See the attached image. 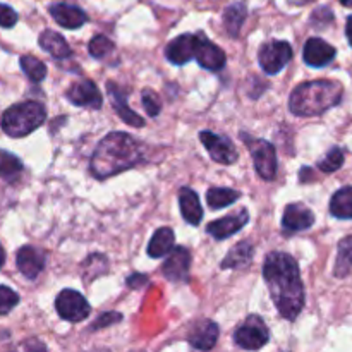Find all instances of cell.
I'll return each mask as SVG.
<instances>
[{
    "instance_id": "cell-6",
    "label": "cell",
    "mask_w": 352,
    "mask_h": 352,
    "mask_svg": "<svg viewBox=\"0 0 352 352\" xmlns=\"http://www.w3.org/2000/svg\"><path fill=\"white\" fill-rule=\"evenodd\" d=\"M270 340V332L265 325L263 318L256 315L248 316L246 322L239 325L234 333V342L246 351H258Z\"/></svg>"
},
{
    "instance_id": "cell-33",
    "label": "cell",
    "mask_w": 352,
    "mask_h": 352,
    "mask_svg": "<svg viewBox=\"0 0 352 352\" xmlns=\"http://www.w3.org/2000/svg\"><path fill=\"white\" fill-rule=\"evenodd\" d=\"M19 305V296L10 287L0 285V315H7Z\"/></svg>"
},
{
    "instance_id": "cell-21",
    "label": "cell",
    "mask_w": 352,
    "mask_h": 352,
    "mask_svg": "<svg viewBox=\"0 0 352 352\" xmlns=\"http://www.w3.org/2000/svg\"><path fill=\"white\" fill-rule=\"evenodd\" d=\"M179 206H181V213L186 222L191 226H199L203 219V208L198 195L192 189L182 188L179 191Z\"/></svg>"
},
{
    "instance_id": "cell-13",
    "label": "cell",
    "mask_w": 352,
    "mask_h": 352,
    "mask_svg": "<svg viewBox=\"0 0 352 352\" xmlns=\"http://www.w3.org/2000/svg\"><path fill=\"white\" fill-rule=\"evenodd\" d=\"M337 50L322 38H309L305 45L302 58L311 67H325L336 58Z\"/></svg>"
},
{
    "instance_id": "cell-16",
    "label": "cell",
    "mask_w": 352,
    "mask_h": 352,
    "mask_svg": "<svg viewBox=\"0 0 352 352\" xmlns=\"http://www.w3.org/2000/svg\"><path fill=\"white\" fill-rule=\"evenodd\" d=\"M17 268L26 278L33 280L41 274L45 267V254L33 246H24L17 251Z\"/></svg>"
},
{
    "instance_id": "cell-18",
    "label": "cell",
    "mask_w": 352,
    "mask_h": 352,
    "mask_svg": "<svg viewBox=\"0 0 352 352\" xmlns=\"http://www.w3.org/2000/svg\"><path fill=\"white\" fill-rule=\"evenodd\" d=\"M195 48H196V34H181L179 38L172 40L167 45V55L168 60L175 65L188 64L191 58H195Z\"/></svg>"
},
{
    "instance_id": "cell-20",
    "label": "cell",
    "mask_w": 352,
    "mask_h": 352,
    "mask_svg": "<svg viewBox=\"0 0 352 352\" xmlns=\"http://www.w3.org/2000/svg\"><path fill=\"white\" fill-rule=\"evenodd\" d=\"M107 89H109V95H110V98H112L113 109H116L117 116H119L124 122L129 124V126L143 127L144 120L141 119V117L138 116L134 110H131L129 107H127L126 95L122 93V89H120L116 82H109V85H107Z\"/></svg>"
},
{
    "instance_id": "cell-31",
    "label": "cell",
    "mask_w": 352,
    "mask_h": 352,
    "mask_svg": "<svg viewBox=\"0 0 352 352\" xmlns=\"http://www.w3.org/2000/svg\"><path fill=\"white\" fill-rule=\"evenodd\" d=\"M344 165V151L340 148H332V150L327 153V157L323 160L318 162V168L325 174H332V172L339 170Z\"/></svg>"
},
{
    "instance_id": "cell-37",
    "label": "cell",
    "mask_w": 352,
    "mask_h": 352,
    "mask_svg": "<svg viewBox=\"0 0 352 352\" xmlns=\"http://www.w3.org/2000/svg\"><path fill=\"white\" fill-rule=\"evenodd\" d=\"M346 34H347V40H349L351 47H352V16L347 19V24H346Z\"/></svg>"
},
{
    "instance_id": "cell-7",
    "label": "cell",
    "mask_w": 352,
    "mask_h": 352,
    "mask_svg": "<svg viewBox=\"0 0 352 352\" xmlns=\"http://www.w3.org/2000/svg\"><path fill=\"white\" fill-rule=\"evenodd\" d=\"M55 309H57L58 316L71 323L82 322L89 316L91 308H89L88 301L82 298L79 292L72 291V289H65L55 299Z\"/></svg>"
},
{
    "instance_id": "cell-1",
    "label": "cell",
    "mask_w": 352,
    "mask_h": 352,
    "mask_svg": "<svg viewBox=\"0 0 352 352\" xmlns=\"http://www.w3.org/2000/svg\"><path fill=\"white\" fill-rule=\"evenodd\" d=\"M263 277L282 318L294 322L305 308V287L298 261L287 253H270L265 260Z\"/></svg>"
},
{
    "instance_id": "cell-9",
    "label": "cell",
    "mask_w": 352,
    "mask_h": 352,
    "mask_svg": "<svg viewBox=\"0 0 352 352\" xmlns=\"http://www.w3.org/2000/svg\"><path fill=\"white\" fill-rule=\"evenodd\" d=\"M199 140H201L203 146L206 148L210 157H212L217 164H236L239 155H237L236 146H234L232 141H230L229 138L220 136V134L212 133V131H201V133H199Z\"/></svg>"
},
{
    "instance_id": "cell-34",
    "label": "cell",
    "mask_w": 352,
    "mask_h": 352,
    "mask_svg": "<svg viewBox=\"0 0 352 352\" xmlns=\"http://www.w3.org/2000/svg\"><path fill=\"white\" fill-rule=\"evenodd\" d=\"M143 105L150 117H157L158 113H160V109H162L160 100H158V96L155 95L151 89H144L143 91Z\"/></svg>"
},
{
    "instance_id": "cell-35",
    "label": "cell",
    "mask_w": 352,
    "mask_h": 352,
    "mask_svg": "<svg viewBox=\"0 0 352 352\" xmlns=\"http://www.w3.org/2000/svg\"><path fill=\"white\" fill-rule=\"evenodd\" d=\"M17 23V12L12 7L0 3V26L2 28H12Z\"/></svg>"
},
{
    "instance_id": "cell-5",
    "label": "cell",
    "mask_w": 352,
    "mask_h": 352,
    "mask_svg": "<svg viewBox=\"0 0 352 352\" xmlns=\"http://www.w3.org/2000/svg\"><path fill=\"white\" fill-rule=\"evenodd\" d=\"M243 141H246L250 146L251 157L254 162V170L258 172L265 181H274L277 174V153H275L274 144L265 140H256L248 134H241Z\"/></svg>"
},
{
    "instance_id": "cell-29",
    "label": "cell",
    "mask_w": 352,
    "mask_h": 352,
    "mask_svg": "<svg viewBox=\"0 0 352 352\" xmlns=\"http://www.w3.org/2000/svg\"><path fill=\"white\" fill-rule=\"evenodd\" d=\"M23 172V164L16 155L6 150H0V179L3 181H16Z\"/></svg>"
},
{
    "instance_id": "cell-17",
    "label": "cell",
    "mask_w": 352,
    "mask_h": 352,
    "mask_svg": "<svg viewBox=\"0 0 352 352\" xmlns=\"http://www.w3.org/2000/svg\"><path fill=\"white\" fill-rule=\"evenodd\" d=\"M217 339H219V327L212 320H201V322L195 323L188 336L189 344L199 351L212 349L217 344Z\"/></svg>"
},
{
    "instance_id": "cell-32",
    "label": "cell",
    "mask_w": 352,
    "mask_h": 352,
    "mask_svg": "<svg viewBox=\"0 0 352 352\" xmlns=\"http://www.w3.org/2000/svg\"><path fill=\"white\" fill-rule=\"evenodd\" d=\"M88 48H89V54H91L93 57L103 58L113 50V43L109 40V38L103 36V34H96V36L89 41Z\"/></svg>"
},
{
    "instance_id": "cell-4",
    "label": "cell",
    "mask_w": 352,
    "mask_h": 352,
    "mask_svg": "<svg viewBox=\"0 0 352 352\" xmlns=\"http://www.w3.org/2000/svg\"><path fill=\"white\" fill-rule=\"evenodd\" d=\"M47 119V110L38 102H24L3 112L0 126L10 138H23L33 133Z\"/></svg>"
},
{
    "instance_id": "cell-38",
    "label": "cell",
    "mask_w": 352,
    "mask_h": 352,
    "mask_svg": "<svg viewBox=\"0 0 352 352\" xmlns=\"http://www.w3.org/2000/svg\"><path fill=\"white\" fill-rule=\"evenodd\" d=\"M3 263H6V251H3V248L0 246V268L3 267Z\"/></svg>"
},
{
    "instance_id": "cell-23",
    "label": "cell",
    "mask_w": 352,
    "mask_h": 352,
    "mask_svg": "<svg viewBox=\"0 0 352 352\" xmlns=\"http://www.w3.org/2000/svg\"><path fill=\"white\" fill-rule=\"evenodd\" d=\"M40 47L55 58H65L71 55V47L62 34L45 30L40 36Z\"/></svg>"
},
{
    "instance_id": "cell-15",
    "label": "cell",
    "mask_w": 352,
    "mask_h": 352,
    "mask_svg": "<svg viewBox=\"0 0 352 352\" xmlns=\"http://www.w3.org/2000/svg\"><path fill=\"white\" fill-rule=\"evenodd\" d=\"M315 223V215L308 206L302 203H292L284 210V219H282V227L287 232H299L306 230Z\"/></svg>"
},
{
    "instance_id": "cell-25",
    "label": "cell",
    "mask_w": 352,
    "mask_h": 352,
    "mask_svg": "<svg viewBox=\"0 0 352 352\" xmlns=\"http://www.w3.org/2000/svg\"><path fill=\"white\" fill-rule=\"evenodd\" d=\"M330 213H332L336 219H340V220L352 219V188L351 186H346V188L339 189V191L332 196V201H330Z\"/></svg>"
},
{
    "instance_id": "cell-11",
    "label": "cell",
    "mask_w": 352,
    "mask_h": 352,
    "mask_svg": "<svg viewBox=\"0 0 352 352\" xmlns=\"http://www.w3.org/2000/svg\"><path fill=\"white\" fill-rule=\"evenodd\" d=\"M67 100L76 107H88V109H100L103 103L102 93L98 91L93 81H79L69 88Z\"/></svg>"
},
{
    "instance_id": "cell-10",
    "label": "cell",
    "mask_w": 352,
    "mask_h": 352,
    "mask_svg": "<svg viewBox=\"0 0 352 352\" xmlns=\"http://www.w3.org/2000/svg\"><path fill=\"white\" fill-rule=\"evenodd\" d=\"M195 58L198 64L206 71H220L226 65V54L220 47L208 40L203 33L196 34V48H195Z\"/></svg>"
},
{
    "instance_id": "cell-19",
    "label": "cell",
    "mask_w": 352,
    "mask_h": 352,
    "mask_svg": "<svg viewBox=\"0 0 352 352\" xmlns=\"http://www.w3.org/2000/svg\"><path fill=\"white\" fill-rule=\"evenodd\" d=\"M50 16L57 21V24L67 30L81 28L88 21V16L79 7L69 6V3H54L50 7Z\"/></svg>"
},
{
    "instance_id": "cell-28",
    "label": "cell",
    "mask_w": 352,
    "mask_h": 352,
    "mask_svg": "<svg viewBox=\"0 0 352 352\" xmlns=\"http://www.w3.org/2000/svg\"><path fill=\"white\" fill-rule=\"evenodd\" d=\"M241 196L239 191H234L229 188H212L206 192V201H208L210 208L220 210L226 208V206L232 205L234 201H237Z\"/></svg>"
},
{
    "instance_id": "cell-12",
    "label": "cell",
    "mask_w": 352,
    "mask_h": 352,
    "mask_svg": "<svg viewBox=\"0 0 352 352\" xmlns=\"http://www.w3.org/2000/svg\"><path fill=\"white\" fill-rule=\"evenodd\" d=\"M170 256L162 267L165 277L172 282H186L189 277V267H191V254L186 248H175L172 250Z\"/></svg>"
},
{
    "instance_id": "cell-26",
    "label": "cell",
    "mask_w": 352,
    "mask_h": 352,
    "mask_svg": "<svg viewBox=\"0 0 352 352\" xmlns=\"http://www.w3.org/2000/svg\"><path fill=\"white\" fill-rule=\"evenodd\" d=\"M244 19H246V7L244 3H232L223 12V26L230 36H239V31L243 28Z\"/></svg>"
},
{
    "instance_id": "cell-8",
    "label": "cell",
    "mask_w": 352,
    "mask_h": 352,
    "mask_svg": "<svg viewBox=\"0 0 352 352\" xmlns=\"http://www.w3.org/2000/svg\"><path fill=\"white\" fill-rule=\"evenodd\" d=\"M258 58H260L261 69L267 74H278L291 62L292 47L287 41H270L261 47Z\"/></svg>"
},
{
    "instance_id": "cell-2",
    "label": "cell",
    "mask_w": 352,
    "mask_h": 352,
    "mask_svg": "<svg viewBox=\"0 0 352 352\" xmlns=\"http://www.w3.org/2000/svg\"><path fill=\"white\" fill-rule=\"evenodd\" d=\"M143 148L126 133H110L93 151L89 168L96 179H107L140 164Z\"/></svg>"
},
{
    "instance_id": "cell-24",
    "label": "cell",
    "mask_w": 352,
    "mask_h": 352,
    "mask_svg": "<svg viewBox=\"0 0 352 352\" xmlns=\"http://www.w3.org/2000/svg\"><path fill=\"white\" fill-rule=\"evenodd\" d=\"M253 260V246L248 241L236 244L232 250L227 253L226 260L222 261V268H232V270H239V268L248 267Z\"/></svg>"
},
{
    "instance_id": "cell-39",
    "label": "cell",
    "mask_w": 352,
    "mask_h": 352,
    "mask_svg": "<svg viewBox=\"0 0 352 352\" xmlns=\"http://www.w3.org/2000/svg\"><path fill=\"white\" fill-rule=\"evenodd\" d=\"M289 2L294 3V6H305V3L313 2V0H289Z\"/></svg>"
},
{
    "instance_id": "cell-30",
    "label": "cell",
    "mask_w": 352,
    "mask_h": 352,
    "mask_svg": "<svg viewBox=\"0 0 352 352\" xmlns=\"http://www.w3.org/2000/svg\"><path fill=\"white\" fill-rule=\"evenodd\" d=\"M21 69L24 71V74L31 79L33 82L43 81L45 76H47V65L41 60H38L33 55H23L21 57Z\"/></svg>"
},
{
    "instance_id": "cell-22",
    "label": "cell",
    "mask_w": 352,
    "mask_h": 352,
    "mask_svg": "<svg viewBox=\"0 0 352 352\" xmlns=\"http://www.w3.org/2000/svg\"><path fill=\"white\" fill-rule=\"evenodd\" d=\"M175 244V236L174 230L168 229V227H162L151 237L150 244H148V254L151 258H162L167 256L172 250H174Z\"/></svg>"
},
{
    "instance_id": "cell-36",
    "label": "cell",
    "mask_w": 352,
    "mask_h": 352,
    "mask_svg": "<svg viewBox=\"0 0 352 352\" xmlns=\"http://www.w3.org/2000/svg\"><path fill=\"white\" fill-rule=\"evenodd\" d=\"M120 320H122V315H119V313H116V311H107V313H103L98 320H96L95 325H93V329L98 330V329H102V327H109V325H112V323L120 322Z\"/></svg>"
},
{
    "instance_id": "cell-40",
    "label": "cell",
    "mask_w": 352,
    "mask_h": 352,
    "mask_svg": "<svg viewBox=\"0 0 352 352\" xmlns=\"http://www.w3.org/2000/svg\"><path fill=\"white\" fill-rule=\"evenodd\" d=\"M340 3H342V6H346V7H351L352 9V0H339Z\"/></svg>"
},
{
    "instance_id": "cell-14",
    "label": "cell",
    "mask_w": 352,
    "mask_h": 352,
    "mask_svg": "<svg viewBox=\"0 0 352 352\" xmlns=\"http://www.w3.org/2000/svg\"><path fill=\"white\" fill-rule=\"evenodd\" d=\"M248 220H250V213H248L246 210H241V212L234 213V215H227L223 217V219L208 223L206 232H208L210 236L215 237V239L223 241L227 239V237L239 232V230L246 226Z\"/></svg>"
},
{
    "instance_id": "cell-27",
    "label": "cell",
    "mask_w": 352,
    "mask_h": 352,
    "mask_svg": "<svg viewBox=\"0 0 352 352\" xmlns=\"http://www.w3.org/2000/svg\"><path fill=\"white\" fill-rule=\"evenodd\" d=\"M352 270V236L344 237L339 243V254H337L333 274L336 277H347Z\"/></svg>"
},
{
    "instance_id": "cell-3",
    "label": "cell",
    "mask_w": 352,
    "mask_h": 352,
    "mask_svg": "<svg viewBox=\"0 0 352 352\" xmlns=\"http://www.w3.org/2000/svg\"><path fill=\"white\" fill-rule=\"evenodd\" d=\"M342 85L337 81H308L292 91L289 109L298 117H313L339 105L342 100Z\"/></svg>"
}]
</instances>
